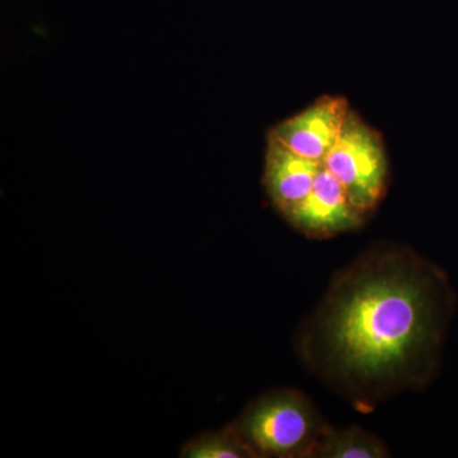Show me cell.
<instances>
[{
    "label": "cell",
    "instance_id": "obj_1",
    "mask_svg": "<svg viewBox=\"0 0 458 458\" xmlns=\"http://www.w3.org/2000/svg\"><path fill=\"white\" fill-rule=\"evenodd\" d=\"M457 297L441 267L381 242L331 279L295 351L313 377L360 411L426 390L438 376Z\"/></svg>",
    "mask_w": 458,
    "mask_h": 458
},
{
    "label": "cell",
    "instance_id": "obj_2",
    "mask_svg": "<svg viewBox=\"0 0 458 458\" xmlns=\"http://www.w3.org/2000/svg\"><path fill=\"white\" fill-rule=\"evenodd\" d=\"M228 427L252 458H315L328 423L302 391L276 388L247 403Z\"/></svg>",
    "mask_w": 458,
    "mask_h": 458
},
{
    "label": "cell",
    "instance_id": "obj_3",
    "mask_svg": "<svg viewBox=\"0 0 458 458\" xmlns=\"http://www.w3.org/2000/svg\"><path fill=\"white\" fill-rule=\"evenodd\" d=\"M324 167L342 183L352 203L369 219L384 200L388 185L387 155L379 132L351 110Z\"/></svg>",
    "mask_w": 458,
    "mask_h": 458
},
{
    "label": "cell",
    "instance_id": "obj_4",
    "mask_svg": "<svg viewBox=\"0 0 458 458\" xmlns=\"http://www.w3.org/2000/svg\"><path fill=\"white\" fill-rule=\"evenodd\" d=\"M349 113L351 107L345 98L324 96L302 113L278 123L267 138L304 158L324 164L339 140Z\"/></svg>",
    "mask_w": 458,
    "mask_h": 458
},
{
    "label": "cell",
    "instance_id": "obj_5",
    "mask_svg": "<svg viewBox=\"0 0 458 458\" xmlns=\"http://www.w3.org/2000/svg\"><path fill=\"white\" fill-rule=\"evenodd\" d=\"M322 165L267 138L264 185L283 218H288L309 197Z\"/></svg>",
    "mask_w": 458,
    "mask_h": 458
},
{
    "label": "cell",
    "instance_id": "obj_6",
    "mask_svg": "<svg viewBox=\"0 0 458 458\" xmlns=\"http://www.w3.org/2000/svg\"><path fill=\"white\" fill-rule=\"evenodd\" d=\"M391 451L376 434L360 427L344 429L328 424L315 458H387Z\"/></svg>",
    "mask_w": 458,
    "mask_h": 458
},
{
    "label": "cell",
    "instance_id": "obj_7",
    "mask_svg": "<svg viewBox=\"0 0 458 458\" xmlns=\"http://www.w3.org/2000/svg\"><path fill=\"white\" fill-rule=\"evenodd\" d=\"M185 458H252L246 445L228 426L218 432L195 437L181 448Z\"/></svg>",
    "mask_w": 458,
    "mask_h": 458
}]
</instances>
